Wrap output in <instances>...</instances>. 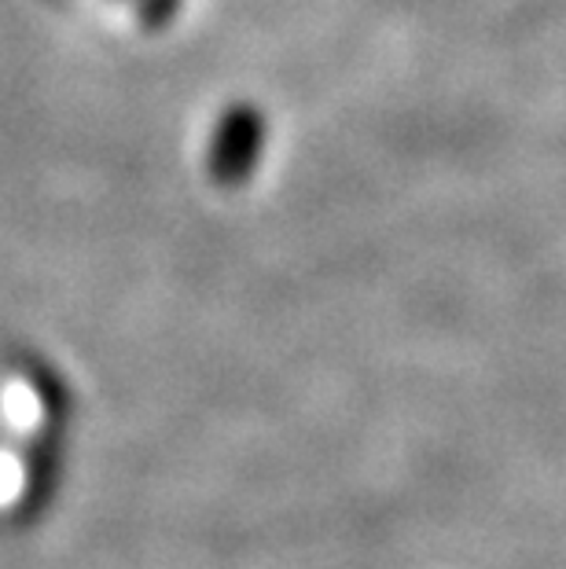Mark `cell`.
Segmentation results:
<instances>
[{"label": "cell", "instance_id": "1", "mask_svg": "<svg viewBox=\"0 0 566 569\" xmlns=\"http://www.w3.org/2000/svg\"><path fill=\"white\" fill-rule=\"evenodd\" d=\"M265 132H269V122L258 103L236 100L225 107L207 143V177L214 188L236 191L250 184L265 151Z\"/></svg>", "mask_w": 566, "mask_h": 569}, {"label": "cell", "instance_id": "2", "mask_svg": "<svg viewBox=\"0 0 566 569\" xmlns=\"http://www.w3.org/2000/svg\"><path fill=\"white\" fill-rule=\"evenodd\" d=\"M185 0H137V22L143 33H162L177 19Z\"/></svg>", "mask_w": 566, "mask_h": 569}]
</instances>
